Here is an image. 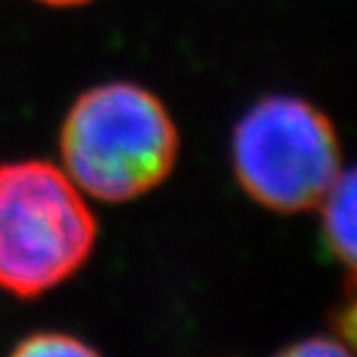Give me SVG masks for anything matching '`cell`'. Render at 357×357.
Wrapping results in <instances>:
<instances>
[{"mask_svg":"<svg viewBox=\"0 0 357 357\" xmlns=\"http://www.w3.org/2000/svg\"><path fill=\"white\" fill-rule=\"evenodd\" d=\"M290 355H348V351L341 344L332 339H323V341H309V344H297L295 348L288 351Z\"/></svg>","mask_w":357,"mask_h":357,"instance_id":"6","label":"cell"},{"mask_svg":"<svg viewBox=\"0 0 357 357\" xmlns=\"http://www.w3.org/2000/svg\"><path fill=\"white\" fill-rule=\"evenodd\" d=\"M45 5H52V7H73V5H84V3H91V0H40Z\"/></svg>","mask_w":357,"mask_h":357,"instance_id":"7","label":"cell"},{"mask_svg":"<svg viewBox=\"0 0 357 357\" xmlns=\"http://www.w3.org/2000/svg\"><path fill=\"white\" fill-rule=\"evenodd\" d=\"M178 132L165 105L130 82H109L77 98L61 130L63 169L84 195L130 202L172 172Z\"/></svg>","mask_w":357,"mask_h":357,"instance_id":"1","label":"cell"},{"mask_svg":"<svg viewBox=\"0 0 357 357\" xmlns=\"http://www.w3.org/2000/svg\"><path fill=\"white\" fill-rule=\"evenodd\" d=\"M232 162L241 188L283 213L318 206L344 169L330 119L292 96H269L241 116Z\"/></svg>","mask_w":357,"mask_h":357,"instance_id":"3","label":"cell"},{"mask_svg":"<svg viewBox=\"0 0 357 357\" xmlns=\"http://www.w3.org/2000/svg\"><path fill=\"white\" fill-rule=\"evenodd\" d=\"M355 172L341 169L337 181L318 202L323 209L325 239L344 265L355 262Z\"/></svg>","mask_w":357,"mask_h":357,"instance_id":"4","label":"cell"},{"mask_svg":"<svg viewBox=\"0 0 357 357\" xmlns=\"http://www.w3.org/2000/svg\"><path fill=\"white\" fill-rule=\"evenodd\" d=\"M17 355L45 357V355H93V348L77 341L68 334H35L21 341L17 346Z\"/></svg>","mask_w":357,"mask_h":357,"instance_id":"5","label":"cell"},{"mask_svg":"<svg viewBox=\"0 0 357 357\" xmlns=\"http://www.w3.org/2000/svg\"><path fill=\"white\" fill-rule=\"evenodd\" d=\"M98 223L86 195L45 160L0 165V288L38 297L82 269Z\"/></svg>","mask_w":357,"mask_h":357,"instance_id":"2","label":"cell"}]
</instances>
